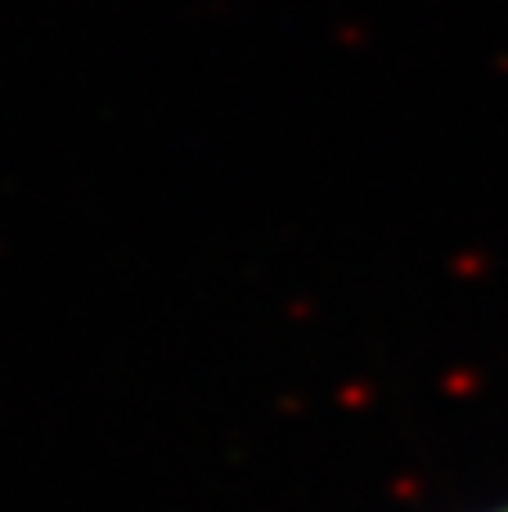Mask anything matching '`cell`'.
Listing matches in <instances>:
<instances>
[{
    "label": "cell",
    "instance_id": "obj_1",
    "mask_svg": "<svg viewBox=\"0 0 508 512\" xmlns=\"http://www.w3.org/2000/svg\"><path fill=\"white\" fill-rule=\"evenodd\" d=\"M491 512H508V504H500V508H491Z\"/></svg>",
    "mask_w": 508,
    "mask_h": 512
}]
</instances>
